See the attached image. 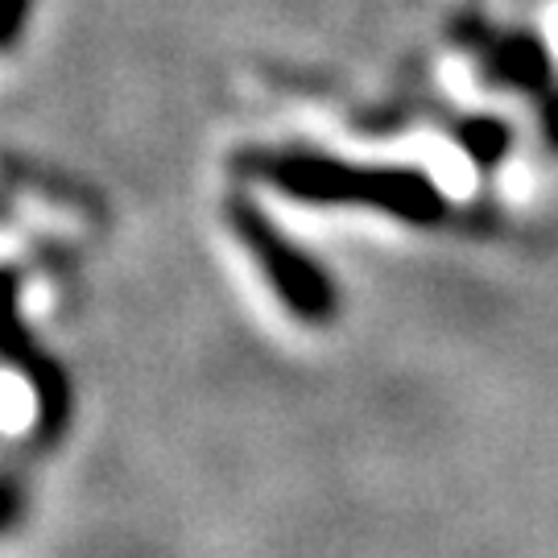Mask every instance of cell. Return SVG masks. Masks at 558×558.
Masks as SVG:
<instances>
[{
	"instance_id": "6",
	"label": "cell",
	"mask_w": 558,
	"mask_h": 558,
	"mask_svg": "<svg viewBox=\"0 0 558 558\" xmlns=\"http://www.w3.org/2000/svg\"><path fill=\"white\" fill-rule=\"evenodd\" d=\"M29 17H34V0H0V54L17 50Z\"/></svg>"
},
{
	"instance_id": "7",
	"label": "cell",
	"mask_w": 558,
	"mask_h": 558,
	"mask_svg": "<svg viewBox=\"0 0 558 558\" xmlns=\"http://www.w3.org/2000/svg\"><path fill=\"white\" fill-rule=\"evenodd\" d=\"M21 509H25V493H21V484L13 476H0V534H4L9 525H17Z\"/></svg>"
},
{
	"instance_id": "1",
	"label": "cell",
	"mask_w": 558,
	"mask_h": 558,
	"mask_svg": "<svg viewBox=\"0 0 558 558\" xmlns=\"http://www.w3.org/2000/svg\"><path fill=\"white\" fill-rule=\"evenodd\" d=\"M244 179L265 182L286 199L311 207H364L414 228L447 216V195L426 170L414 166H356L315 149H244L236 158Z\"/></svg>"
},
{
	"instance_id": "5",
	"label": "cell",
	"mask_w": 558,
	"mask_h": 558,
	"mask_svg": "<svg viewBox=\"0 0 558 558\" xmlns=\"http://www.w3.org/2000/svg\"><path fill=\"white\" fill-rule=\"evenodd\" d=\"M456 141L463 145L468 158L488 170V166H497V161L509 154L513 133H509V124H505L500 117H468L456 129Z\"/></svg>"
},
{
	"instance_id": "2",
	"label": "cell",
	"mask_w": 558,
	"mask_h": 558,
	"mask_svg": "<svg viewBox=\"0 0 558 558\" xmlns=\"http://www.w3.org/2000/svg\"><path fill=\"white\" fill-rule=\"evenodd\" d=\"M223 223L236 236V244L253 257L260 278L269 281V290L294 319L323 327L339 315V286L323 269L319 260L302 248L299 240L281 232L274 216L248 195H232L223 203Z\"/></svg>"
},
{
	"instance_id": "8",
	"label": "cell",
	"mask_w": 558,
	"mask_h": 558,
	"mask_svg": "<svg viewBox=\"0 0 558 558\" xmlns=\"http://www.w3.org/2000/svg\"><path fill=\"white\" fill-rule=\"evenodd\" d=\"M542 133H546V141L558 149V92H542Z\"/></svg>"
},
{
	"instance_id": "4",
	"label": "cell",
	"mask_w": 558,
	"mask_h": 558,
	"mask_svg": "<svg viewBox=\"0 0 558 558\" xmlns=\"http://www.w3.org/2000/svg\"><path fill=\"white\" fill-rule=\"evenodd\" d=\"M488 75L505 87L546 92L550 87V54L534 34H505L488 46Z\"/></svg>"
},
{
	"instance_id": "3",
	"label": "cell",
	"mask_w": 558,
	"mask_h": 558,
	"mask_svg": "<svg viewBox=\"0 0 558 558\" xmlns=\"http://www.w3.org/2000/svg\"><path fill=\"white\" fill-rule=\"evenodd\" d=\"M21 274L0 265V360L17 373L29 389H34V442L38 447H54L62 442L66 426H71V410H75V393H71V377L41 348L34 331L21 319Z\"/></svg>"
}]
</instances>
